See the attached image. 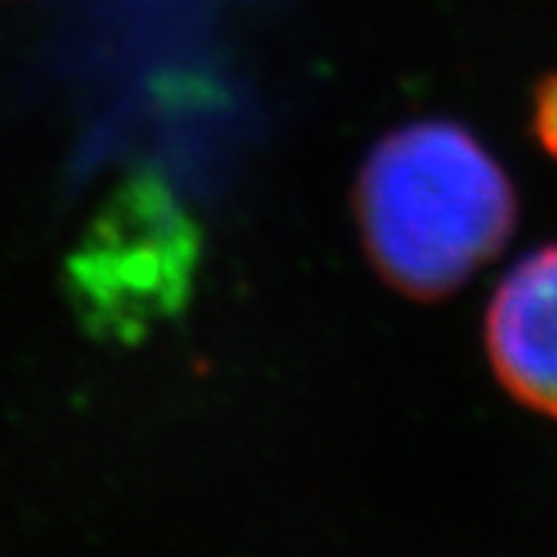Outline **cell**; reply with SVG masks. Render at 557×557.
Segmentation results:
<instances>
[{
    "label": "cell",
    "instance_id": "cell-1",
    "mask_svg": "<svg viewBox=\"0 0 557 557\" xmlns=\"http://www.w3.org/2000/svg\"><path fill=\"white\" fill-rule=\"evenodd\" d=\"M360 215L386 278L413 296H441L507 243L513 191L473 135L423 122L389 135L370 154Z\"/></svg>",
    "mask_w": 557,
    "mask_h": 557
},
{
    "label": "cell",
    "instance_id": "cell-3",
    "mask_svg": "<svg viewBox=\"0 0 557 557\" xmlns=\"http://www.w3.org/2000/svg\"><path fill=\"white\" fill-rule=\"evenodd\" d=\"M537 132H541L544 145L550 151H557V82L541 95V104H537Z\"/></svg>",
    "mask_w": 557,
    "mask_h": 557
},
{
    "label": "cell",
    "instance_id": "cell-2",
    "mask_svg": "<svg viewBox=\"0 0 557 557\" xmlns=\"http://www.w3.org/2000/svg\"><path fill=\"white\" fill-rule=\"evenodd\" d=\"M487 349L517 400L557 417V246L504 275L487 312Z\"/></svg>",
    "mask_w": 557,
    "mask_h": 557
}]
</instances>
